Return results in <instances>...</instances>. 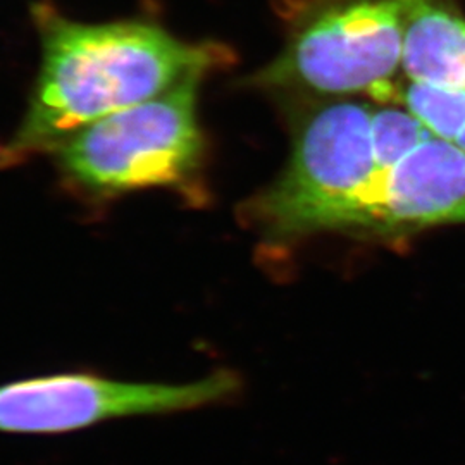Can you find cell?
I'll list each match as a JSON object with an SVG mask.
<instances>
[{
  "label": "cell",
  "mask_w": 465,
  "mask_h": 465,
  "mask_svg": "<svg viewBox=\"0 0 465 465\" xmlns=\"http://www.w3.org/2000/svg\"><path fill=\"white\" fill-rule=\"evenodd\" d=\"M32 17L42 61L25 116L0 142V167L52 153L102 117L234 61L219 42H186L143 19L80 23L49 2L34 4Z\"/></svg>",
  "instance_id": "obj_1"
},
{
  "label": "cell",
  "mask_w": 465,
  "mask_h": 465,
  "mask_svg": "<svg viewBox=\"0 0 465 465\" xmlns=\"http://www.w3.org/2000/svg\"><path fill=\"white\" fill-rule=\"evenodd\" d=\"M292 114V150L280 176L240 207L264 247L278 249L316 234L372 240L378 166L371 100L307 97Z\"/></svg>",
  "instance_id": "obj_2"
},
{
  "label": "cell",
  "mask_w": 465,
  "mask_h": 465,
  "mask_svg": "<svg viewBox=\"0 0 465 465\" xmlns=\"http://www.w3.org/2000/svg\"><path fill=\"white\" fill-rule=\"evenodd\" d=\"M192 74L164 94L102 117L52 152L59 180L88 203H109L145 190H166L190 205L209 200V142Z\"/></svg>",
  "instance_id": "obj_3"
},
{
  "label": "cell",
  "mask_w": 465,
  "mask_h": 465,
  "mask_svg": "<svg viewBox=\"0 0 465 465\" xmlns=\"http://www.w3.org/2000/svg\"><path fill=\"white\" fill-rule=\"evenodd\" d=\"M282 52L249 84L300 97H376L401 73V0H284Z\"/></svg>",
  "instance_id": "obj_4"
},
{
  "label": "cell",
  "mask_w": 465,
  "mask_h": 465,
  "mask_svg": "<svg viewBox=\"0 0 465 465\" xmlns=\"http://www.w3.org/2000/svg\"><path fill=\"white\" fill-rule=\"evenodd\" d=\"M238 378L217 371L197 381H119L63 372L0 386V432L64 434L130 417L167 416L232 399Z\"/></svg>",
  "instance_id": "obj_5"
},
{
  "label": "cell",
  "mask_w": 465,
  "mask_h": 465,
  "mask_svg": "<svg viewBox=\"0 0 465 465\" xmlns=\"http://www.w3.org/2000/svg\"><path fill=\"white\" fill-rule=\"evenodd\" d=\"M401 78L465 88V15L457 0H401Z\"/></svg>",
  "instance_id": "obj_6"
},
{
  "label": "cell",
  "mask_w": 465,
  "mask_h": 465,
  "mask_svg": "<svg viewBox=\"0 0 465 465\" xmlns=\"http://www.w3.org/2000/svg\"><path fill=\"white\" fill-rule=\"evenodd\" d=\"M371 134L381 169L395 166L432 134L405 105L376 100H371Z\"/></svg>",
  "instance_id": "obj_7"
},
{
  "label": "cell",
  "mask_w": 465,
  "mask_h": 465,
  "mask_svg": "<svg viewBox=\"0 0 465 465\" xmlns=\"http://www.w3.org/2000/svg\"><path fill=\"white\" fill-rule=\"evenodd\" d=\"M453 143H455L459 149L464 150L465 152V128L460 132V134H459V136L455 138V142H453Z\"/></svg>",
  "instance_id": "obj_8"
}]
</instances>
